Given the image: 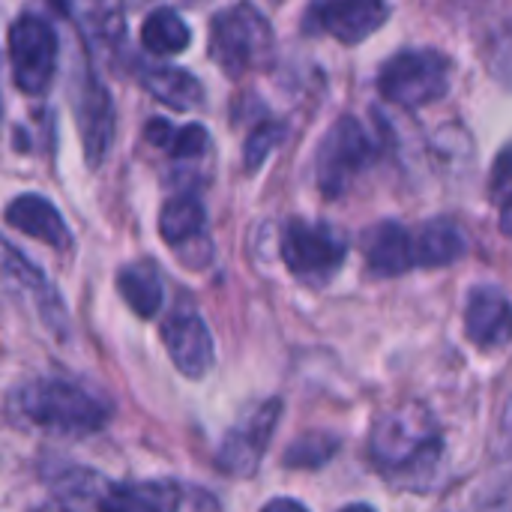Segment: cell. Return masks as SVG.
Segmentation results:
<instances>
[{
	"label": "cell",
	"mask_w": 512,
	"mask_h": 512,
	"mask_svg": "<svg viewBox=\"0 0 512 512\" xmlns=\"http://www.w3.org/2000/svg\"><path fill=\"white\" fill-rule=\"evenodd\" d=\"M15 402L24 420L60 435H90L111 420L108 399L63 378L30 381L18 390Z\"/></svg>",
	"instance_id": "2"
},
{
	"label": "cell",
	"mask_w": 512,
	"mask_h": 512,
	"mask_svg": "<svg viewBox=\"0 0 512 512\" xmlns=\"http://www.w3.org/2000/svg\"><path fill=\"white\" fill-rule=\"evenodd\" d=\"M57 30L33 15L24 12L12 21L9 27V66L15 87L27 96H42L48 93L54 72H57Z\"/></svg>",
	"instance_id": "6"
},
{
	"label": "cell",
	"mask_w": 512,
	"mask_h": 512,
	"mask_svg": "<svg viewBox=\"0 0 512 512\" xmlns=\"http://www.w3.org/2000/svg\"><path fill=\"white\" fill-rule=\"evenodd\" d=\"M279 414H282L279 399H264V402L249 405L219 444V453H216L219 471L228 477H240V480L252 477L273 441Z\"/></svg>",
	"instance_id": "8"
},
{
	"label": "cell",
	"mask_w": 512,
	"mask_h": 512,
	"mask_svg": "<svg viewBox=\"0 0 512 512\" xmlns=\"http://www.w3.org/2000/svg\"><path fill=\"white\" fill-rule=\"evenodd\" d=\"M501 231L512 237V198H507L504 207H501Z\"/></svg>",
	"instance_id": "28"
},
{
	"label": "cell",
	"mask_w": 512,
	"mask_h": 512,
	"mask_svg": "<svg viewBox=\"0 0 512 512\" xmlns=\"http://www.w3.org/2000/svg\"><path fill=\"white\" fill-rule=\"evenodd\" d=\"M117 291L138 318H153L162 309V282L150 264H126L117 273Z\"/></svg>",
	"instance_id": "19"
},
{
	"label": "cell",
	"mask_w": 512,
	"mask_h": 512,
	"mask_svg": "<svg viewBox=\"0 0 512 512\" xmlns=\"http://www.w3.org/2000/svg\"><path fill=\"white\" fill-rule=\"evenodd\" d=\"M189 39H192V33H189L186 21H183L174 9H168V6L153 9V12L144 18L141 42H144V48H147L150 54H156V57H168V54L186 51Z\"/></svg>",
	"instance_id": "20"
},
{
	"label": "cell",
	"mask_w": 512,
	"mask_h": 512,
	"mask_svg": "<svg viewBox=\"0 0 512 512\" xmlns=\"http://www.w3.org/2000/svg\"><path fill=\"white\" fill-rule=\"evenodd\" d=\"M210 150V132L198 123H189V126H180L174 129L171 135V144H168V153L174 159H198Z\"/></svg>",
	"instance_id": "24"
},
{
	"label": "cell",
	"mask_w": 512,
	"mask_h": 512,
	"mask_svg": "<svg viewBox=\"0 0 512 512\" xmlns=\"http://www.w3.org/2000/svg\"><path fill=\"white\" fill-rule=\"evenodd\" d=\"M453 84V63L435 48L396 51L378 72V90L399 108H423L447 96Z\"/></svg>",
	"instance_id": "4"
},
{
	"label": "cell",
	"mask_w": 512,
	"mask_h": 512,
	"mask_svg": "<svg viewBox=\"0 0 512 512\" xmlns=\"http://www.w3.org/2000/svg\"><path fill=\"white\" fill-rule=\"evenodd\" d=\"M492 198L495 201H507L512 198V144L504 147L495 159L492 168Z\"/></svg>",
	"instance_id": "25"
},
{
	"label": "cell",
	"mask_w": 512,
	"mask_h": 512,
	"mask_svg": "<svg viewBox=\"0 0 512 512\" xmlns=\"http://www.w3.org/2000/svg\"><path fill=\"white\" fill-rule=\"evenodd\" d=\"M375 159H378L375 135L357 117H342L321 141L315 159L318 189L324 192V198H339L354 183V177H360Z\"/></svg>",
	"instance_id": "5"
},
{
	"label": "cell",
	"mask_w": 512,
	"mask_h": 512,
	"mask_svg": "<svg viewBox=\"0 0 512 512\" xmlns=\"http://www.w3.org/2000/svg\"><path fill=\"white\" fill-rule=\"evenodd\" d=\"M99 512H177L180 489L171 480H144L108 486L99 498Z\"/></svg>",
	"instance_id": "15"
},
{
	"label": "cell",
	"mask_w": 512,
	"mask_h": 512,
	"mask_svg": "<svg viewBox=\"0 0 512 512\" xmlns=\"http://www.w3.org/2000/svg\"><path fill=\"white\" fill-rule=\"evenodd\" d=\"M345 237L324 222L291 219L282 234V258L288 270L306 285H327L345 264Z\"/></svg>",
	"instance_id": "7"
},
{
	"label": "cell",
	"mask_w": 512,
	"mask_h": 512,
	"mask_svg": "<svg viewBox=\"0 0 512 512\" xmlns=\"http://www.w3.org/2000/svg\"><path fill=\"white\" fill-rule=\"evenodd\" d=\"M369 456L375 468L399 486H426L444 456L432 411L423 402H399L387 408L372 426Z\"/></svg>",
	"instance_id": "1"
},
{
	"label": "cell",
	"mask_w": 512,
	"mask_h": 512,
	"mask_svg": "<svg viewBox=\"0 0 512 512\" xmlns=\"http://www.w3.org/2000/svg\"><path fill=\"white\" fill-rule=\"evenodd\" d=\"M339 453V438L330 432H306L294 438V444L285 450L282 462L288 468H321Z\"/></svg>",
	"instance_id": "22"
},
{
	"label": "cell",
	"mask_w": 512,
	"mask_h": 512,
	"mask_svg": "<svg viewBox=\"0 0 512 512\" xmlns=\"http://www.w3.org/2000/svg\"><path fill=\"white\" fill-rule=\"evenodd\" d=\"M417 267H447L468 252V237L453 219H432L417 234Z\"/></svg>",
	"instance_id": "18"
},
{
	"label": "cell",
	"mask_w": 512,
	"mask_h": 512,
	"mask_svg": "<svg viewBox=\"0 0 512 512\" xmlns=\"http://www.w3.org/2000/svg\"><path fill=\"white\" fill-rule=\"evenodd\" d=\"M387 18H390L387 0H327L315 12L318 27L345 45L366 42L372 33H378L387 24Z\"/></svg>",
	"instance_id": "12"
},
{
	"label": "cell",
	"mask_w": 512,
	"mask_h": 512,
	"mask_svg": "<svg viewBox=\"0 0 512 512\" xmlns=\"http://www.w3.org/2000/svg\"><path fill=\"white\" fill-rule=\"evenodd\" d=\"M204 225L207 210L195 195H177L159 213V234L168 246L180 252V258L189 255L195 243H204Z\"/></svg>",
	"instance_id": "17"
},
{
	"label": "cell",
	"mask_w": 512,
	"mask_h": 512,
	"mask_svg": "<svg viewBox=\"0 0 512 512\" xmlns=\"http://www.w3.org/2000/svg\"><path fill=\"white\" fill-rule=\"evenodd\" d=\"M54 9H60V12H69V6H72V0H48Z\"/></svg>",
	"instance_id": "30"
},
{
	"label": "cell",
	"mask_w": 512,
	"mask_h": 512,
	"mask_svg": "<svg viewBox=\"0 0 512 512\" xmlns=\"http://www.w3.org/2000/svg\"><path fill=\"white\" fill-rule=\"evenodd\" d=\"M339 512H375V507H369V504H348Z\"/></svg>",
	"instance_id": "29"
},
{
	"label": "cell",
	"mask_w": 512,
	"mask_h": 512,
	"mask_svg": "<svg viewBox=\"0 0 512 512\" xmlns=\"http://www.w3.org/2000/svg\"><path fill=\"white\" fill-rule=\"evenodd\" d=\"M162 342L168 348L171 363L177 366V372L183 378L201 381L216 363L213 336H210V330L198 312H189V309L174 312L162 324Z\"/></svg>",
	"instance_id": "10"
},
{
	"label": "cell",
	"mask_w": 512,
	"mask_h": 512,
	"mask_svg": "<svg viewBox=\"0 0 512 512\" xmlns=\"http://www.w3.org/2000/svg\"><path fill=\"white\" fill-rule=\"evenodd\" d=\"M465 336L483 348L495 351L512 342V300L492 285L474 288L465 306Z\"/></svg>",
	"instance_id": "11"
},
{
	"label": "cell",
	"mask_w": 512,
	"mask_h": 512,
	"mask_svg": "<svg viewBox=\"0 0 512 512\" xmlns=\"http://www.w3.org/2000/svg\"><path fill=\"white\" fill-rule=\"evenodd\" d=\"M69 15L78 18L84 36L96 45H111L123 36V18L105 0H72Z\"/></svg>",
	"instance_id": "21"
},
{
	"label": "cell",
	"mask_w": 512,
	"mask_h": 512,
	"mask_svg": "<svg viewBox=\"0 0 512 512\" xmlns=\"http://www.w3.org/2000/svg\"><path fill=\"white\" fill-rule=\"evenodd\" d=\"M6 222L12 228H18L27 237H36L39 243H48L51 249L66 252L72 246V234L63 222V216L57 213V207L42 198V195H18L15 201H9L6 207Z\"/></svg>",
	"instance_id": "14"
},
{
	"label": "cell",
	"mask_w": 512,
	"mask_h": 512,
	"mask_svg": "<svg viewBox=\"0 0 512 512\" xmlns=\"http://www.w3.org/2000/svg\"><path fill=\"white\" fill-rule=\"evenodd\" d=\"M282 138H285V126L279 120H261L246 138V150H243L246 168L258 171L270 159V153L282 144Z\"/></svg>",
	"instance_id": "23"
},
{
	"label": "cell",
	"mask_w": 512,
	"mask_h": 512,
	"mask_svg": "<svg viewBox=\"0 0 512 512\" xmlns=\"http://www.w3.org/2000/svg\"><path fill=\"white\" fill-rule=\"evenodd\" d=\"M141 84L144 90L159 99L162 105L174 108V111H192L204 102V87L201 81L180 69V66H159V63H147L141 69Z\"/></svg>",
	"instance_id": "16"
},
{
	"label": "cell",
	"mask_w": 512,
	"mask_h": 512,
	"mask_svg": "<svg viewBox=\"0 0 512 512\" xmlns=\"http://www.w3.org/2000/svg\"><path fill=\"white\" fill-rule=\"evenodd\" d=\"M75 117L84 144V159L90 168H99L114 144V99L96 75H84L75 93Z\"/></svg>",
	"instance_id": "9"
},
{
	"label": "cell",
	"mask_w": 512,
	"mask_h": 512,
	"mask_svg": "<svg viewBox=\"0 0 512 512\" xmlns=\"http://www.w3.org/2000/svg\"><path fill=\"white\" fill-rule=\"evenodd\" d=\"M363 255L372 276H402L417 267V243L414 234L402 222H378L363 237Z\"/></svg>",
	"instance_id": "13"
},
{
	"label": "cell",
	"mask_w": 512,
	"mask_h": 512,
	"mask_svg": "<svg viewBox=\"0 0 512 512\" xmlns=\"http://www.w3.org/2000/svg\"><path fill=\"white\" fill-rule=\"evenodd\" d=\"M144 135H147V141L150 144H156V147H168L171 144V135H174V126L168 123V120H150L147 123V129H144Z\"/></svg>",
	"instance_id": "26"
},
{
	"label": "cell",
	"mask_w": 512,
	"mask_h": 512,
	"mask_svg": "<svg viewBox=\"0 0 512 512\" xmlns=\"http://www.w3.org/2000/svg\"><path fill=\"white\" fill-rule=\"evenodd\" d=\"M261 512H309L300 501H294V498H276V501H270L267 507Z\"/></svg>",
	"instance_id": "27"
},
{
	"label": "cell",
	"mask_w": 512,
	"mask_h": 512,
	"mask_svg": "<svg viewBox=\"0 0 512 512\" xmlns=\"http://www.w3.org/2000/svg\"><path fill=\"white\" fill-rule=\"evenodd\" d=\"M273 51V27L255 3H231L210 21V57L228 75L240 78L261 66Z\"/></svg>",
	"instance_id": "3"
}]
</instances>
